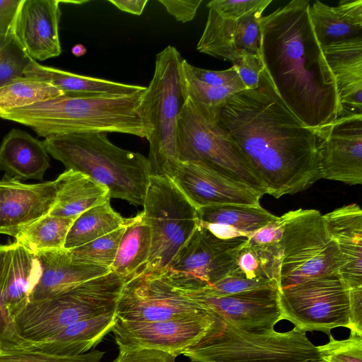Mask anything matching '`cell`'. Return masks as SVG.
<instances>
[{"label":"cell","instance_id":"1","mask_svg":"<svg viewBox=\"0 0 362 362\" xmlns=\"http://www.w3.org/2000/svg\"><path fill=\"white\" fill-rule=\"evenodd\" d=\"M217 119L267 194H295L321 178L320 139L284 104L265 68L258 87L229 98L217 107Z\"/></svg>","mask_w":362,"mask_h":362},{"label":"cell","instance_id":"2","mask_svg":"<svg viewBox=\"0 0 362 362\" xmlns=\"http://www.w3.org/2000/svg\"><path fill=\"white\" fill-rule=\"evenodd\" d=\"M309 7L308 0H293L262 16L261 54L281 99L321 141L339 118L341 105Z\"/></svg>","mask_w":362,"mask_h":362},{"label":"cell","instance_id":"3","mask_svg":"<svg viewBox=\"0 0 362 362\" xmlns=\"http://www.w3.org/2000/svg\"><path fill=\"white\" fill-rule=\"evenodd\" d=\"M145 90L123 96L62 95L8 110L0 118L27 126L45 138L102 132L127 134L148 139L151 129L142 109Z\"/></svg>","mask_w":362,"mask_h":362},{"label":"cell","instance_id":"4","mask_svg":"<svg viewBox=\"0 0 362 362\" xmlns=\"http://www.w3.org/2000/svg\"><path fill=\"white\" fill-rule=\"evenodd\" d=\"M42 141L47 153L66 170L106 187L110 198L144 204L152 172L141 153L115 146L102 132L53 135Z\"/></svg>","mask_w":362,"mask_h":362},{"label":"cell","instance_id":"5","mask_svg":"<svg viewBox=\"0 0 362 362\" xmlns=\"http://www.w3.org/2000/svg\"><path fill=\"white\" fill-rule=\"evenodd\" d=\"M215 315L206 334L182 353L192 362H314L320 360L305 332L295 327L243 329Z\"/></svg>","mask_w":362,"mask_h":362},{"label":"cell","instance_id":"6","mask_svg":"<svg viewBox=\"0 0 362 362\" xmlns=\"http://www.w3.org/2000/svg\"><path fill=\"white\" fill-rule=\"evenodd\" d=\"M124 281L111 271L50 298L30 302L14 319L16 331L32 344L75 322L115 312Z\"/></svg>","mask_w":362,"mask_h":362},{"label":"cell","instance_id":"7","mask_svg":"<svg viewBox=\"0 0 362 362\" xmlns=\"http://www.w3.org/2000/svg\"><path fill=\"white\" fill-rule=\"evenodd\" d=\"M178 160L204 163L262 195L266 189L237 145L218 122L217 107H203L189 97L177 119Z\"/></svg>","mask_w":362,"mask_h":362},{"label":"cell","instance_id":"8","mask_svg":"<svg viewBox=\"0 0 362 362\" xmlns=\"http://www.w3.org/2000/svg\"><path fill=\"white\" fill-rule=\"evenodd\" d=\"M179 51L168 45L156 56L153 77L143 94L142 109L151 129L148 160L152 175H162L163 167L178 160L177 119L187 98Z\"/></svg>","mask_w":362,"mask_h":362},{"label":"cell","instance_id":"9","mask_svg":"<svg viewBox=\"0 0 362 362\" xmlns=\"http://www.w3.org/2000/svg\"><path fill=\"white\" fill-rule=\"evenodd\" d=\"M280 247L279 289L339 273L337 244L328 234L323 216L317 210L293 211L285 224Z\"/></svg>","mask_w":362,"mask_h":362},{"label":"cell","instance_id":"10","mask_svg":"<svg viewBox=\"0 0 362 362\" xmlns=\"http://www.w3.org/2000/svg\"><path fill=\"white\" fill-rule=\"evenodd\" d=\"M142 206L151 230L150 255L144 269L165 272L197 228V211L165 175L151 176Z\"/></svg>","mask_w":362,"mask_h":362},{"label":"cell","instance_id":"11","mask_svg":"<svg viewBox=\"0 0 362 362\" xmlns=\"http://www.w3.org/2000/svg\"><path fill=\"white\" fill-rule=\"evenodd\" d=\"M279 303L283 320L305 332L349 325V287L339 273L279 289Z\"/></svg>","mask_w":362,"mask_h":362},{"label":"cell","instance_id":"12","mask_svg":"<svg viewBox=\"0 0 362 362\" xmlns=\"http://www.w3.org/2000/svg\"><path fill=\"white\" fill-rule=\"evenodd\" d=\"M247 240V236L219 237L198 222L164 272L175 286L186 293L207 288L235 267Z\"/></svg>","mask_w":362,"mask_h":362},{"label":"cell","instance_id":"13","mask_svg":"<svg viewBox=\"0 0 362 362\" xmlns=\"http://www.w3.org/2000/svg\"><path fill=\"white\" fill-rule=\"evenodd\" d=\"M209 311L175 286L164 272L143 269L125 280L115 314L124 321L151 322Z\"/></svg>","mask_w":362,"mask_h":362},{"label":"cell","instance_id":"14","mask_svg":"<svg viewBox=\"0 0 362 362\" xmlns=\"http://www.w3.org/2000/svg\"><path fill=\"white\" fill-rule=\"evenodd\" d=\"M215 322L209 311L163 321L139 322L116 320L112 331L119 349H149L175 356L202 338Z\"/></svg>","mask_w":362,"mask_h":362},{"label":"cell","instance_id":"15","mask_svg":"<svg viewBox=\"0 0 362 362\" xmlns=\"http://www.w3.org/2000/svg\"><path fill=\"white\" fill-rule=\"evenodd\" d=\"M162 175L168 177L196 209L223 204L260 206L263 196L202 163L174 160L163 167Z\"/></svg>","mask_w":362,"mask_h":362},{"label":"cell","instance_id":"16","mask_svg":"<svg viewBox=\"0 0 362 362\" xmlns=\"http://www.w3.org/2000/svg\"><path fill=\"white\" fill-rule=\"evenodd\" d=\"M272 0L241 16H225L209 8L206 23L197 49L234 64L247 56H261V18Z\"/></svg>","mask_w":362,"mask_h":362},{"label":"cell","instance_id":"17","mask_svg":"<svg viewBox=\"0 0 362 362\" xmlns=\"http://www.w3.org/2000/svg\"><path fill=\"white\" fill-rule=\"evenodd\" d=\"M321 178L362 183V115L340 116L318 148Z\"/></svg>","mask_w":362,"mask_h":362},{"label":"cell","instance_id":"18","mask_svg":"<svg viewBox=\"0 0 362 362\" xmlns=\"http://www.w3.org/2000/svg\"><path fill=\"white\" fill-rule=\"evenodd\" d=\"M279 288L266 287L216 296L201 291L186 293L191 298L231 325L243 329L274 327L283 320Z\"/></svg>","mask_w":362,"mask_h":362},{"label":"cell","instance_id":"19","mask_svg":"<svg viewBox=\"0 0 362 362\" xmlns=\"http://www.w3.org/2000/svg\"><path fill=\"white\" fill-rule=\"evenodd\" d=\"M61 185L54 181L24 184L9 177L0 180V233L15 238L25 227L49 214Z\"/></svg>","mask_w":362,"mask_h":362},{"label":"cell","instance_id":"20","mask_svg":"<svg viewBox=\"0 0 362 362\" xmlns=\"http://www.w3.org/2000/svg\"><path fill=\"white\" fill-rule=\"evenodd\" d=\"M59 0H23L13 32L26 54L43 61L62 53L59 37L61 17Z\"/></svg>","mask_w":362,"mask_h":362},{"label":"cell","instance_id":"21","mask_svg":"<svg viewBox=\"0 0 362 362\" xmlns=\"http://www.w3.org/2000/svg\"><path fill=\"white\" fill-rule=\"evenodd\" d=\"M323 216L339 252V273L350 288L362 286V211L356 203Z\"/></svg>","mask_w":362,"mask_h":362},{"label":"cell","instance_id":"22","mask_svg":"<svg viewBox=\"0 0 362 362\" xmlns=\"http://www.w3.org/2000/svg\"><path fill=\"white\" fill-rule=\"evenodd\" d=\"M35 254L40 265V274L31 291L29 303L50 298L111 272L105 267L74 262L64 248Z\"/></svg>","mask_w":362,"mask_h":362},{"label":"cell","instance_id":"23","mask_svg":"<svg viewBox=\"0 0 362 362\" xmlns=\"http://www.w3.org/2000/svg\"><path fill=\"white\" fill-rule=\"evenodd\" d=\"M322 49L336 81L341 105L339 117L362 115V37Z\"/></svg>","mask_w":362,"mask_h":362},{"label":"cell","instance_id":"24","mask_svg":"<svg viewBox=\"0 0 362 362\" xmlns=\"http://www.w3.org/2000/svg\"><path fill=\"white\" fill-rule=\"evenodd\" d=\"M24 76L52 85L64 95L82 97L129 95L142 91L146 86L126 84L110 80L85 76L43 66L32 60L25 69Z\"/></svg>","mask_w":362,"mask_h":362},{"label":"cell","instance_id":"25","mask_svg":"<svg viewBox=\"0 0 362 362\" xmlns=\"http://www.w3.org/2000/svg\"><path fill=\"white\" fill-rule=\"evenodd\" d=\"M49 157L43 141L26 132L13 129L0 146V169L18 180L43 179Z\"/></svg>","mask_w":362,"mask_h":362},{"label":"cell","instance_id":"26","mask_svg":"<svg viewBox=\"0 0 362 362\" xmlns=\"http://www.w3.org/2000/svg\"><path fill=\"white\" fill-rule=\"evenodd\" d=\"M309 16L321 48L362 37V0H344L336 6L315 1Z\"/></svg>","mask_w":362,"mask_h":362},{"label":"cell","instance_id":"27","mask_svg":"<svg viewBox=\"0 0 362 362\" xmlns=\"http://www.w3.org/2000/svg\"><path fill=\"white\" fill-rule=\"evenodd\" d=\"M197 211L199 223L221 238L248 237L277 218L261 206L223 204Z\"/></svg>","mask_w":362,"mask_h":362},{"label":"cell","instance_id":"28","mask_svg":"<svg viewBox=\"0 0 362 362\" xmlns=\"http://www.w3.org/2000/svg\"><path fill=\"white\" fill-rule=\"evenodd\" d=\"M115 312L75 322L51 337L30 347L57 356H74L88 352L112 331Z\"/></svg>","mask_w":362,"mask_h":362},{"label":"cell","instance_id":"29","mask_svg":"<svg viewBox=\"0 0 362 362\" xmlns=\"http://www.w3.org/2000/svg\"><path fill=\"white\" fill-rule=\"evenodd\" d=\"M11 245L3 299L14 320L29 303L31 291L40 274V265L36 255L23 245L15 240Z\"/></svg>","mask_w":362,"mask_h":362},{"label":"cell","instance_id":"30","mask_svg":"<svg viewBox=\"0 0 362 362\" xmlns=\"http://www.w3.org/2000/svg\"><path fill=\"white\" fill-rule=\"evenodd\" d=\"M59 177L61 185L51 216L75 220L86 210L110 199L108 189L86 175L66 170Z\"/></svg>","mask_w":362,"mask_h":362},{"label":"cell","instance_id":"31","mask_svg":"<svg viewBox=\"0 0 362 362\" xmlns=\"http://www.w3.org/2000/svg\"><path fill=\"white\" fill-rule=\"evenodd\" d=\"M151 247V230L143 214L127 218L111 271L124 280L141 271L148 262Z\"/></svg>","mask_w":362,"mask_h":362},{"label":"cell","instance_id":"32","mask_svg":"<svg viewBox=\"0 0 362 362\" xmlns=\"http://www.w3.org/2000/svg\"><path fill=\"white\" fill-rule=\"evenodd\" d=\"M110 205V199L86 210L73 222L66 238L64 249L70 250L105 235L126 224Z\"/></svg>","mask_w":362,"mask_h":362},{"label":"cell","instance_id":"33","mask_svg":"<svg viewBox=\"0 0 362 362\" xmlns=\"http://www.w3.org/2000/svg\"><path fill=\"white\" fill-rule=\"evenodd\" d=\"M74 221L47 214L23 228L14 238L33 253L63 249Z\"/></svg>","mask_w":362,"mask_h":362},{"label":"cell","instance_id":"34","mask_svg":"<svg viewBox=\"0 0 362 362\" xmlns=\"http://www.w3.org/2000/svg\"><path fill=\"white\" fill-rule=\"evenodd\" d=\"M64 95L57 88L32 78L22 77L0 86V117L8 110Z\"/></svg>","mask_w":362,"mask_h":362},{"label":"cell","instance_id":"35","mask_svg":"<svg viewBox=\"0 0 362 362\" xmlns=\"http://www.w3.org/2000/svg\"><path fill=\"white\" fill-rule=\"evenodd\" d=\"M125 225L83 245L67 250L71 259L78 264L110 269L124 232Z\"/></svg>","mask_w":362,"mask_h":362},{"label":"cell","instance_id":"36","mask_svg":"<svg viewBox=\"0 0 362 362\" xmlns=\"http://www.w3.org/2000/svg\"><path fill=\"white\" fill-rule=\"evenodd\" d=\"M32 60L13 33L0 35V86L25 77L23 71Z\"/></svg>","mask_w":362,"mask_h":362},{"label":"cell","instance_id":"37","mask_svg":"<svg viewBox=\"0 0 362 362\" xmlns=\"http://www.w3.org/2000/svg\"><path fill=\"white\" fill-rule=\"evenodd\" d=\"M11 248V243L0 244V349L23 348L31 345L18 335L14 320L10 315L3 299L4 277Z\"/></svg>","mask_w":362,"mask_h":362},{"label":"cell","instance_id":"38","mask_svg":"<svg viewBox=\"0 0 362 362\" xmlns=\"http://www.w3.org/2000/svg\"><path fill=\"white\" fill-rule=\"evenodd\" d=\"M104 351H90L74 356L50 354L32 347L0 349V362H100Z\"/></svg>","mask_w":362,"mask_h":362},{"label":"cell","instance_id":"39","mask_svg":"<svg viewBox=\"0 0 362 362\" xmlns=\"http://www.w3.org/2000/svg\"><path fill=\"white\" fill-rule=\"evenodd\" d=\"M266 287L279 289L276 282L250 278L233 267L212 286L199 291L213 296H225Z\"/></svg>","mask_w":362,"mask_h":362},{"label":"cell","instance_id":"40","mask_svg":"<svg viewBox=\"0 0 362 362\" xmlns=\"http://www.w3.org/2000/svg\"><path fill=\"white\" fill-rule=\"evenodd\" d=\"M362 336L351 332L346 339H335L329 334L328 343L317 346L324 362H362Z\"/></svg>","mask_w":362,"mask_h":362},{"label":"cell","instance_id":"41","mask_svg":"<svg viewBox=\"0 0 362 362\" xmlns=\"http://www.w3.org/2000/svg\"><path fill=\"white\" fill-rule=\"evenodd\" d=\"M187 67L199 81L215 86H227L239 92L247 89L235 66L223 71L207 70L196 67L187 61Z\"/></svg>","mask_w":362,"mask_h":362},{"label":"cell","instance_id":"42","mask_svg":"<svg viewBox=\"0 0 362 362\" xmlns=\"http://www.w3.org/2000/svg\"><path fill=\"white\" fill-rule=\"evenodd\" d=\"M176 356L156 349H119L117 357L111 362H175Z\"/></svg>","mask_w":362,"mask_h":362},{"label":"cell","instance_id":"43","mask_svg":"<svg viewBox=\"0 0 362 362\" xmlns=\"http://www.w3.org/2000/svg\"><path fill=\"white\" fill-rule=\"evenodd\" d=\"M233 65L237 69L247 89H255L258 87L260 74L264 69L262 55L243 57Z\"/></svg>","mask_w":362,"mask_h":362},{"label":"cell","instance_id":"44","mask_svg":"<svg viewBox=\"0 0 362 362\" xmlns=\"http://www.w3.org/2000/svg\"><path fill=\"white\" fill-rule=\"evenodd\" d=\"M263 2L264 0H214L209 1L206 6L225 16H241Z\"/></svg>","mask_w":362,"mask_h":362},{"label":"cell","instance_id":"45","mask_svg":"<svg viewBox=\"0 0 362 362\" xmlns=\"http://www.w3.org/2000/svg\"><path fill=\"white\" fill-rule=\"evenodd\" d=\"M158 2L176 21L187 23L194 18L202 0H159Z\"/></svg>","mask_w":362,"mask_h":362},{"label":"cell","instance_id":"46","mask_svg":"<svg viewBox=\"0 0 362 362\" xmlns=\"http://www.w3.org/2000/svg\"><path fill=\"white\" fill-rule=\"evenodd\" d=\"M351 332L362 336V286L349 288V322Z\"/></svg>","mask_w":362,"mask_h":362},{"label":"cell","instance_id":"47","mask_svg":"<svg viewBox=\"0 0 362 362\" xmlns=\"http://www.w3.org/2000/svg\"><path fill=\"white\" fill-rule=\"evenodd\" d=\"M23 0H0V35L13 33L15 19Z\"/></svg>","mask_w":362,"mask_h":362},{"label":"cell","instance_id":"48","mask_svg":"<svg viewBox=\"0 0 362 362\" xmlns=\"http://www.w3.org/2000/svg\"><path fill=\"white\" fill-rule=\"evenodd\" d=\"M119 10L131 14L140 16L148 3V0H109Z\"/></svg>","mask_w":362,"mask_h":362},{"label":"cell","instance_id":"49","mask_svg":"<svg viewBox=\"0 0 362 362\" xmlns=\"http://www.w3.org/2000/svg\"><path fill=\"white\" fill-rule=\"evenodd\" d=\"M86 52V49L82 45H76L72 49V53L77 57L84 54Z\"/></svg>","mask_w":362,"mask_h":362},{"label":"cell","instance_id":"50","mask_svg":"<svg viewBox=\"0 0 362 362\" xmlns=\"http://www.w3.org/2000/svg\"><path fill=\"white\" fill-rule=\"evenodd\" d=\"M314 362H324L322 360H319V361H314Z\"/></svg>","mask_w":362,"mask_h":362}]
</instances>
